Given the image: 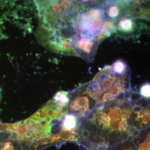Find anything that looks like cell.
<instances>
[{
    "label": "cell",
    "instance_id": "cell-8",
    "mask_svg": "<svg viewBox=\"0 0 150 150\" xmlns=\"http://www.w3.org/2000/svg\"><path fill=\"white\" fill-rule=\"evenodd\" d=\"M90 103L88 98L87 96H81L76 98L70 105L71 111L76 112L81 116H85L89 110Z\"/></svg>",
    "mask_w": 150,
    "mask_h": 150
},
{
    "label": "cell",
    "instance_id": "cell-6",
    "mask_svg": "<svg viewBox=\"0 0 150 150\" xmlns=\"http://www.w3.org/2000/svg\"><path fill=\"white\" fill-rule=\"evenodd\" d=\"M150 113L149 108L140 104L134 105L131 108L130 123L136 129H144L150 123Z\"/></svg>",
    "mask_w": 150,
    "mask_h": 150
},
{
    "label": "cell",
    "instance_id": "cell-18",
    "mask_svg": "<svg viewBox=\"0 0 150 150\" xmlns=\"http://www.w3.org/2000/svg\"><path fill=\"white\" fill-rule=\"evenodd\" d=\"M0 91H1V90H0Z\"/></svg>",
    "mask_w": 150,
    "mask_h": 150
},
{
    "label": "cell",
    "instance_id": "cell-3",
    "mask_svg": "<svg viewBox=\"0 0 150 150\" xmlns=\"http://www.w3.org/2000/svg\"><path fill=\"white\" fill-rule=\"evenodd\" d=\"M117 75L112 71L111 66L105 67L97 74L85 93L97 101L103 94L116 82L118 78Z\"/></svg>",
    "mask_w": 150,
    "mask_h": 150
},
{
    "label": "cell",
    "instance_id": "cell-15",
    "mask_svg": "<svg viewBox=\"0 0 150 150\" xmlns=\"http://www.w3.org/2000/svg\"><path fill=\"white\" fill-rule=\"evenodd\" d=\"M150 132H148L146 138L139 145L138 150H150Z\"/></svg>",
    "mask_w": 150,
    "mask_h": 150
},
{
    "label": "cell",
    "instance_id": "cell-4",
    "mask_svg": "<svg viewBox=\"0 0 150 150\" xmlns=\"http://www.w3.org/2000/svg\"><path fill=\"white\" fill-rule=\"evenodd\" d=\"M77 56H80L86 62H91L94 59L99 43L95 38L81 35L78 33L74 40Z\"/></svg>",
    "mask_w": 150,
    "mask_h": 150
},
{
    "label": "cell",
    "instance_id": "cell-12",
    "mask_svg": "<svg viewBox=\"0 0 150 150\" xmlns=\"http://www.w3.org/2000/svg\"><path fill=\"white\" fill-rule=\"evenodd\" d=\"M54 100L61 107H67L70 101L69 93L65 91L58 92L54 96Z\"/></svg>",
    "mask_w": 150,
    "mask_h": 150
},
{
    "label": "cell",
    "instance_id": "cell-1",
    "mask_svg": "<svg viewBox=\"0 0 150 150\" xmlns=\"http://www.w3.org/2000/svg\"><path fill=\"white\" fill-rule=\"evenodd\" d=\"M116 104L98 109L93 121L100 129L109 133H122L129 129L131 108L123 105V100Z\"/></svg>",
    "mask_w": 150,
    "mask_h": 150
},
{
    "label": "cell",
    "instance_id": "cell-14",
    "mask_svg": "<svg viewBox=\"0 0 150 150\" xmlns=\"http://www.w3.org/2000/svg\"><path fill=\"white\" fill-rule=\"evenodd\" d=\"M140 93L143 97L149 98L150 96V85L149 83H144L140 89Z\"/></svg>",
    "mask_w": 150,
    "mask_h": 150
},
{
    "label": "cell",
    "instance_id": "cell-16",
    "mask_svg": "<svg viewBox=\"0 0 150 150\" xmlns=\"http://www.w3.org/2000/svg\"><path fill=\"white\" fill-rule=\"evenodd\" d=\"M109 146L108 144L106 142H103L100 143L96 147V150H108Z\"/></svg>",
    "mask_w": 150,
    "mask_h": 150
},
{
    "label": "cell",
    "instance_id": "cell-17",
    "mask_svg": "<svg viewBox=\"0 0 150 150\" xmlns=\"http://www.w3.org/2000/svg\"><path fill=\"white\" fill-rule=\"evenodd\" d=\"M114 150H136L133 146L129 145H125L116 148Z\"/></svg>",
    "mask_w": 150,
    "mask_h": 150
},
{
    "label": "cell",
    "instance_id": "cell-7",
    "mask_svg": "<svg viewBox=\"0 0 150 150\" xmlns=\"http://www.w3.org/2000/svg\"><path fill=\"white\" fill-rule=\"evenodd\" d=\"M142 26H139L134 18L126 16L119 21L116 26V33H118L122 36L131 37L137 30L142 29Z\"/></svg>",
    "mask_w": 150,
    "mask_h": 150
},
{
    "label": "cell",
    "instance_id": "cell-9",
    "mask_svg": "<svg viewBox=\"0 0 150 150\" xmlns=\"http://www.w3.org/2000/svg\"><path fill=\"white\" fill-rule=\"evenodd\" d=\"M108 19L115 22L121 18L122 8L115 0H105L103 3Z\"/></svg>",
    "mask_w": 150,
    "mask_h": 150
},
{
    "label": "cell",
    "instance_id": "cell-10",
    "mask_svg": "<svg viewBox=\"0 0 150 150\" xmlns=\"http://www.w3.org/2000/svg\"><path fill=\"white\" fill-rule=\"evenodd\" d=\"M115 32L116 33L115 22L108 19H105L101 29L96 37V39L100 43L103 40Z\"/></svg>",
    "mask_w": 150,
    "mask_h": 150
},
{
    "label": "cell",
    "instance_id": "cell-5",
    "mask_svg": "<svg viewBox=\"0 0 150 150\" xmlns=\"http://www.w3.org/2000/svg\"><path fill=\"white\" fill-rule=\"evenodd\" d=\"M127 72L121 75L114 84L104 93L97 103L98 107H102L105 103L115 100L127 90L126 86L129 83V75Z\"/></svg>",
    "mask_w": 150,
    "mask_h": 150
},
{
    "label": "cell",
    "instance_id": "cell-2",
    "mask_svg": "<svg viewBox=\"0 0 150 150\" xmlns=\"http://www.w3.org/2000/svg\"><path fill=\"white\" fill-rule=\"evenodd\" d=\"M104 11L92 8L81 11L76 23L79 33L84 36L95 38L105 20Z\"/></svg>",
    "mask_w": 150,
    "mask_h": 150
},
{
    "label": "cell",
    "instance_id": "cell-11",
    "mask_svg": "<svg viewBox=\"0 0 150 150\" xmlns=\"http://www.w3.org/2000/svg\"><path fill=\"white\" fill-rule=\"evenodd\" d=\"M78 125V121L74 115L68 113L65 115L62 123V126L64 129L68 130H74Z\"/></svg>",
    "mask_w": 150,
    "mask_h": 150
},
{
    "label": "cell",
    "instance_id": "cell-13",
    "mask_svg": "<svg viewBox=\"0 0 150 150\" xmlns=\"http://www.w3.org/2000/svg\"><path fill=\"white\" fill-rule=\"evenodd\" d=\"M111 66L113 71L119 75L125 74L129 70V67L125 62L120 59L115 61Z\"/></svg>",
    "mask_w": 150,
    "mask_h": 150
}]
</instances>
